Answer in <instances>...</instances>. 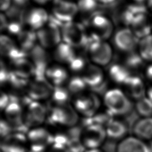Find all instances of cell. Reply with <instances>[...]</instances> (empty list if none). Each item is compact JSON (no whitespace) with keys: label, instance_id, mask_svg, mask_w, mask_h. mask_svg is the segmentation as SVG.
Instances as JSON below:
<instances>
[{"label":"cell","instance_id":"obj_38","mask_svg":"<svg viewBox=\"0 0 152 152\" xmlns=\"http://www.w3.org/2000/svg\"><path fill=\"white\" fill-rule=\"evenodd\" d=\"M12 128L10 125L5 120L2 119L1 121V135L2 138H4L11 133H12Z\"/></svg>","mask_w":152,"mask_h":152},{"label":"cell","instance_id":"obj_21","mask_svg":"<svg viewBox=\"0 0 152 152\" xmlns=\"http://www.w3.org/2000/svg\"><path fill=\"white\" fill-rule=\"evenodd\" d=\"M116 152H151L145 142L135 136L126 137L119 141Z\"/></svg>","mask_w":152,"mask_h":152},{"label":"cell","instance_id":"obj_23","mask_svg":"<svg viewBox=\"0 0 152 152\" xmlns=\"http://www.w3.org/2000/svg\"><path fill=\"white\" fill-rule=\"evenodd\" d=\"M45 77L53 87L64 86L69 79L66 69L59 64L49 65L45 71Z\"/></svg>","mask_w":152,"mask_h":152},{"label":"cell","instance_id":"obj_30","mask_svg":"<svg viewBox=\"0 0 152 152\" xmlns=\"http://www.w3.org/2000/svg\"><path fill=\"white\" fill-rule=\"evenodd\" d=\"M17 38L18 45L27 55L36 46V41L37 40L36 32L31 29L23 30L17 36Z\"/></svg>","mask_w":152,"mask_h":152},{"label":"cell","instance_id":"obj_20","mask_svg":"<svg viewBox=\"0 0 152 152\" xmlns=\"http://www.w3.org/2000/svg\"><path fill=\"white\" fill-rule=\"evenodd\" d=\"M9 69L15 75L28 80H30L35 72L33 64L27 57L11 61Z\"/></svg>","mask_w":152,"mask_h":152},{"label":"cell","instance_id":"obj_9","mask_svg":"<svg viewBox=\"0 0 152 152\" xmlns=\"http://www.w3.org/2000/svg\"><path fill=\"white\" fill-rule=\"evenodd\" d=\"M53 89V86L45 75H34L30 80L27 87V96L31 100L42 102L50 99Z\"/></svg>","mask_w":152,"mask_h":152},{"label":"cell","instance_id":"obj_6","mask_svg":"<svg viewBox=\"0 0 152 152\" xmlns=\"http://www.w3.org/2000/svg\"><path fill=\"white\" fill-rule=\"evenodd\" d=\"M26 136L28 152H46L53 143L54 135L42 126L31 128Z\"/></svg>","mask_w":152,"mask_h":152},{"label":"cell","instance_id":"obj_43","mask_svg":"<svg viewBox=\"0 0 152 152\" xmlns=\"http://www.w3.org/2000/svg\"><path fill=\"white\" fill-rule=\"evenodd\" d=\"M145 76L151 82H152V64L148 65L145 69Z\"/></svg>","mask_w":152,"mask_h":152},{"label":"cell","instance_id":"obj_45","mask_svg":"<svg viewBox=\"0 0 152 152\" xmlns=\"http://www.w3.org/2000/svg\"><path fill=\"white\" fill-rule=\"evenodd\" d=\"M146 94L147 97L152 101V86L148 87L146 90Z\"/></svg>","mask_w":152,"mask_h":152},{"label":"cell","instance_id":"obj_7","mask_svg":"<svg viewBox=\"0 0 152 152\" xmlns=\"http://www.w3.org/2000/svg\"><path fill=\"white\" fill-rule=\"evenodd\" d=\"M79 137L86 149L99 148L104 144L107 135L104 126L94 124H88L84 125Z\"/></svg>","mask_w":152,"mask_h":152},{"label":"cell","instance_id":"obj_19","mask_svg":"<svg viewBox=\"0 0 152 152\" xmlns=\"http://www.w3.org/2000/svg\"><path fill=\"white\" fill-rule=\"evenodd\" d=\"M50 15L41 7H34L26 12L24 22L31 30H38L45 26L49 21Z\"/></svg>","mask_w":152,"mask_h":152},{"label":"cell","instance_id":"obj_39","mask_svg":"<svg viewBox=\"0 0 152 152\" xmlns=\"http://www.w3.org/2000/svg\"><path fill=\"white\" fill-rule=\"evenodd\" d=\"M11 102V97L7 93L2 91L1 92V99H0V106L1 109L4 110V109L10 104Z\"/></svg>","mask_w":152,"mask_h":152},{"label":"cell","instance_id":"obj_33","mask_svg":"<svg viewBox=\"0 0 152 152\" xmlns=\"http://www.w3.org/2000/svg\"><path fill=\"white\" fill-rule=\"evenodd\" d=\"M144 60L139 52L135 50L126 53L122 63L130 71L138 70L143 66Z\"/></svg>","mask_w":152,"mask_h":152},{"label":"cell","instance_id":"obj_44","mask_svg":"<svg viewBox=\"0 0 152 152\" xmlns=\"http://www.w3.org/2000/svg\"><path fill=\"white\" fill-rule=\"evenodd\" d=\"M14 3V5L23 8L28 2V0H12Z\"/></svg>","mask_w":152,"mask_h":152},{"label":"cell","instance_id":"obj_15","mask_svg":"<svg viewBox=\"0 0 152 152\" xmlns=\"http://www.w3.org/2000/svg\"><path fill=\"white\" fill-rule=\"evenodd\" d=\"M1 152H28L27 136L24 133L15 131L2 138Z\"/></svg>","mask_w":152,"mask_h":152},{"label":"cell","instance_id":"obj_5","mask_svg":"<svg viewBox=\"0 0 152 152\" xmlns=\"http://www.w3.org/2000/svg\"><path fill=\"white\" fill-rule=\"evenodd\" d=\"M62 25L50 15L48 23L36 31L39 45L45 49L56 47L61 42Z\"/></svg>","mask_w":152,"mask_h":152},{"label":"cell","instance_id":"obj_46","mask_svg":"<svg viewBox=\"0 0 152 152\" xmlns=\"http://www.w3.org/2000/svg\"><path fill=\"white\" fill-rule=\"evenodd\" d=\"M84 152H103L100 148H91V149H86Z\"/></svg>","mask_w":152,"mask_h":152},{"label":"cell","instance_id":"obj_47","mask_svg":"<svg viewBox=\"0 0 152 152\" xmlns=\"http://www.w3.org/2000/svg\"><path fill=\"white\" fill-rule=\"evenodd\" d=\"M33 1L39 4H45L52 0H33Z\"/></svg>","mask_w":152,"mask_h":152},{"label":"cell","instance_id":"obj_28","mask_svg":"<svg viewBox=\"0 0 152 152\" xmlns=\"http://www.w3.org/2000/svg\"><path fill=\"white\" fill-rule=\"evenodd\" d=\"M107 137L112 140H122L125 138L128 127L123 121L112 119L105 126Z\"/></svg>","mask_w":152,"mask_h":152},{"label":"cell","instance_id":"obj_27","mask_svg":"<svg viewBox=\"0 0 152 152\" xmlns=\"http://www.w3.org/2000/svg\"><path fill=\"white\" fill-rule=\"evenodd\" d=\"M134 136L143 140L152 139V117L142 118L137 121L133 125Z\"/></svg>","mask_w":152,"mask_h":152},{"label":"cell","instance_id":"obj_18","mask_svg":"<svg viewBox=\"0 0 152 152\" xmlns=\"http://www.w3.org/2000/svg\"><path fill=\"white\" fill-rule=\"evenodd\" d=\"M0 50L2 56L10 61L27 56V53L21 49L11 38L2 34L0 38Z\"/></svg>","mask_w":152,"mask_h":152},{"label":"cell","instance_id":"obj_13","mask_svg":"<svg viewBox=\"0 0 152 152\" xmlns=\"http://www.w3.org/2000/svg\"><path fill=\"white\" fill-rule=\"evenodd\" d=\"M5 120L13 129L24 133L27 128L24 124V107L19 102L11 101L4 109Z\"/></svg>","mask_w":152,"mask_h":152},{"label":"cell","instance_id":"obj_25","mask_svg":"<svg viewBox=\"0 0 152 152\" xmlns=\"http://www.w3.org/2000/svg\"><path fill=\"white\" fill-rule=\"evenodd\" d=\"M130 28L140 40L151 34L152 27L147 14L135 17L130 26Z\"/></svg>","mask_w":152,"mask_h":152},{"label":"cell","instance_id":"obj_41","mask_svg":"<svg viewBox=\"0 0 152 152\" xmlns=\"http://www.w3.org/2000/svg\"><path fill=\"white\" fill-rule=\"evenodd\" d=\"M12 0H0V7L2 11H7L12 6Z\"/></svg>","mask_w":152,"mask_h":152},{"label":"cell","instance_id":"obj_4","mask_svg":"<svg viewBox=\"0 0 152 152\" xmlns=\"http://www.w3.org/2000/svg\"><path fill=\"white\" fill-rule=\"evenodd\" d=\"M86 49L88 58L94 64L103 66L109 65L112 61V49L106 40L95 39L90 36L89 42Z\"/></svg>","mask_w":152,"mask_h":152},{"label":"cell","instance_id":"obj_42","mask_svg":"<svg viewBox=\"0 0 152 152\" xmlns=\"http://www.w3.org/2000/svg\"><path fill=\"white\" fill-rule=\"evenodd\" d=\"M99 4L103 6H111L119 3L120 0H96Z\"/></svg>","mask_w":152,"mask_h":152},{"label":"cell","instance_id":"obj_26","mask_svg":"<svg viewBox=\"0 0 152 152\" xmlns=\"http://www.w3.org/2000/svg\"><path fill=\"white\" fill-rule=\"evenodd\" d=\"M77 55L75 48L62 42L55 47L53 58L58 63L68 65Z\"/></svg>","mask_w":152,"mask_h":152},{"label":"cell","instance_id":"obj_29","mask_svg":"<svg viewBox=\"0 0 152 152\" xmlns=\"http://www.w3.org/2000/svg\"><path fill=\"white\" fill-rule=\"evenodd\" d=\"M108 75L110 80L113 83L124 85L132 74L123 64L114 63L109 66Z\"/></svg>","mask_w":152,"mask_h":152},{"label":"cell","instance_id":"obj_31","mask_svg":"<svg viewBox=\"0 0 152 152\" xmlns=\"http://www.w3.org/2000/svg\"><path fill=\"white\" fill-rule=\"evenodd\" d=\"M70 93L67 88L64 86L53 87L52 95L50 97L52 106H60L68 104Z\"/></svg>","mask_w":152,"mask_h":152},{"label":"cell","instance_id":"obj_12","mask_svg":"<svg viewBox=\"0 0 152 152\" xmlns=\"http://www.w3.org/2000/svg\"><path fill=\"white\" fill-rule=\"evenodd\" d=\"M78 14L77 4L68 0H53L50 16L62 25L73 21Z\"/></svg>","mask_w":152,"mask_h":152},{"label":"cell","instance_id":"obj_32","mask_svg":"<svg viewBox=\"0 0 152 152\" xmlns=\"http://www.w3.org/2000/svg\"><path fill=\"white\" fill-rule=\"evenodd\" d=\"M67 89L71 94L74 96L86 91L87 87L86 83L81 75H75L69 79L67 82Z\"/></svg>","mask_w":152,"mask_h":152},{"label":"cell","instance_id":"obj_36","mask_svg":"<svg viewBox=\"0 0 152 152\" xmlns=\"http://www.w3.org/2000/svg\"><path fill=\"white\" fill-rule=\"evenodd\" d=\"M88 64L86 58L84 56L77 55L75 58L68 65V67L71 72L76 74L81 73V74Z\"/></svg>","mask_w":152,"mask_h":152},{"label":"cell","instance_id":"obj_2","mask_svg":"<svg viewBox=\"0 0 152 152\" xmlns=\"http://www.w3.org/2000/svg\"><path fill=\"white\" fill-rule=\"evenodd\" d=\"M62 42L74 48H86L90 39L86 27L82 23L74 21L65 23L61 27Z\"/></svg>","mask_w":152,"mask_h":152},{"label":"cell","instance_id":"obj_50","mask_svg":"<svg viewBox=\"0 0 152 152\" xmlns=\"http://www.w3.org/2000/svg\"><path fill=\"white\" fill-rule=\"evenodd\" d=\"M151 27H152V23H151Z\"/></svg>","mask_w":152,"mask_h":152},{"label":"cell","instance_id":"obj_10","mask_svg":"<svg viewBox=\"0 0 152 152\" xmlns=\"http://www.w3.org/2000/svg\"><path fill=\"white\" fill-rule=\"evenodd\" d=\"M48 112L41 102L30 101L24 106V124L27 128L40 126L47 120Z\"/></svg>","mask_w":152,"mask_h":152},{"label":"cell","instance_id":"obj_35","mask_svg":"<svg viewBox=\"0 0 152 152\" xmlns=\"http://www.w3.org/2000/svg\"><path fill=\"white\" fill-rule=\"evenodd\" d=\"M135 107L137 112L142 118L152 117V101L147 97L137 100Z\"/></svg>","mask_w":152,"mask_h":152},{"label":"cell","instance_id":"obj_11","mask_svg":"<svg viewBox=\"0 0 152 152\" xmlns=\"http://www.w3.org/2000/svg\"><path fill=\"white\" fill-rule=\"evenodd\" d=\"M86 27L89 28V34L91 37L102 40L109 38L113 31L112 21L104 14H99L93 17Z\"/></svg>","mask_w":152,"mask_h":152},{"label":"cell","instance_id":"obj_22","mask_svg":"<svg viewBox=\"0 0 152 152\" xmlns=\"http://www.w3.org/2000/svg\"><path fill=\"white\" fill-rule=\"evenodd\" d=\"M78 13L81 15L82 23L86 26L94 15L104 14L102 6L96 0H78L77 2Z\"/></svg>","mask_w":152,"mask_h":152},{"label":"cell","instance_id":"obj_3","mask_svg":"<svg viewBox=\"0 0 152 152\" xmlns=\"http://www.w3.org/2000/svg\"><path fill=\"white\" fill-rule=\"evenodd\" d=\"M78 113L69 103L60 106H52L48 112L47 120L52 125L72 127L78 121Z\"/></svg>","mask_w":152,"mask_h":152},{"label":"cell","instance_id":"obj_1","mask_svg":"<svg viewBox=\"0 0 152 152\" xmlns=\"http://www.w3.org/2000/svg\"><path fill=\"white\" fill-rule=\"evenodd\" d=\"M103 103L106 110L112 116H124L129 113L132 107L129 97L121 89L111 88L105 92Z\"/></svg>","mask_w":152,"mask_h":152},{"label":"cell","instance_id":"obj_48","mask_svg":"<svg viewBox=\"0 0 152 152\" xmlns=\"http://www.w3.org/2000/svg\"><path fill=\"white\" fill-rule=\"evenodd\" d=\"M147 7L148 10L152 11V0H147Z\"/></svg>","mask_w":152,"mask_h":152},{"label":"cell","instance_id":"obj_37","mask_svg":"<svg viewBox=\"0 0 152 152\" xmlns=\"http://www.w3.org/2000/svg\"><path fill=\"white\" fill-rule=\"evenodd\" d=\"M46 152H72L68 145L55 142L48 148Z\"/></svg>","mask_w":152,"mask_h":152},{"label":"cell","instance_id":"obj_8","mask_svg":"<svg viewBox=\"0 0 152 152\" xmlns=\"http://www.w3.org/2000/svg\"><path fill=\"white\" fill-rule=\"evenodd\" d=\"M100 106L99 96L93 92H84L74 96L73 107L78 113L86 118L93 116Z\"/></svg>","mask_w":152,"mask_h":152},{"label":"cell","instance_id":"obj_24","mask_svg":"<svg viewBox=\"0 0 152 152\" xmlns=\"http://www.w3.org/2000/svg\"><path fill=\"white\" fill-rule=\"evenodd\" d=\"M123 86L129 98L138 100L145 96L147 89L142 78L138 75H131Z\"/></svg>","mask_w":152,"mask_h":152},{"label":"cell","instance_id":"obj_34","mask_svg":"<svg viewBox=\"0 0 152 152\" xmlns=\"http://www.w3.org/2000/svg\"><path fill=\"white\" fill-rule=\"evenodd\" d=\"M138 52L144 61L152 62V35L145 37L140 40Z\"/></svg>","mask_w":152,"mask_h":152},{"label":"cell","instance_id":"obj_49","mask_svg":"<svg viewBox=\"0 0 152 152\" xmlns=\"http://www.w3.org/2000/svg\"><path fill=\"white\" fill-rule=\"evenodd\" d=\"M135 2H140V3H142L143 2L147 1V0H133Z\"/></svg>","mask_w":152,"mask_h":152},{"label":"cell","instance_id":"obj_17","mask_svg":"<svg viewBox=\"0 0 152 152\" xmlns=\"http://www.w3.org/2000/svg\"><path fill=\"white\" fill-rule=\"evenodd\" d=\"M80 75L87 87L95 89L103 86L104 75L100 66L93 63L88 64Z\"/></svg>","mask_w":152,"mask_h":152},{"label":"cell","instance_id":"obj_40","mask_svg":"<svg viewBox=\"0 0 152 152\" xmlns=\"http://www.w3.org/2000/svg\"><path fill=\"white\" fill-rule=\"evenodd\" d=\"M8 24V19L7 15L3 13L0 15V29L1 31L6 30Z\"/></svg>","mask_w":152,"mask_h":152},{"label":"cell","instance_id":"obj_16","mask_svg":"<svg viewBox=\"0 0 152 152\" xmlns=\"http://www.w3.org/2000/svg\"><path fill=\"white\" fill-rule=\"evenodd\" d=\"M28 55L34 66V75H45L46 69L50 65V59L48 52L46 51V49L40 45H36L29 52Z\"/></svg>","mask_w":152,"mask_h":152},{"label":"cell","instance_id":"obj_14","mask_svg":"<svg viewBox=\"0 0 152 152\" xmlns=\"http://www.w3.org/2000/svg\"><path fill=\"white\" fill-rule=\"evenodd\" d=\"M139 42L140 39L128 27L118 30L115 33L113 37L115 47L119 50L126 53L135 51Z\"/></svg>","mask_w":152,"mask_h":152}]
</instances>
